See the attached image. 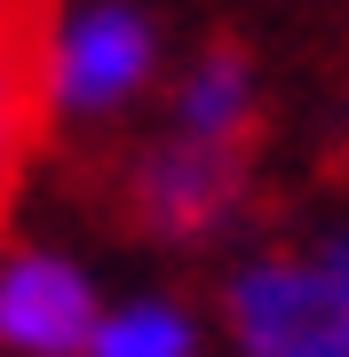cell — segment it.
Masks as SVG:
<instances>
[{"label":"cell","mask_w":349,"mask_h":357,"mask_svg":"<svg viewBox=\"0 0 349 357\" xmlns=\"http://www.w3.org/2000/svg\"><path fill=\"white\" fill-rule=\"evenodd\" d=\"M104 286L64 246H0V357H88Z\"/></svg>","instance_id":"4"},{"label":"cell","mask_w":349,"mask_h":357,"mask_svg":"<svg viewBox=\"0 0 349 357\" xmlns=\"http://www.w3.org/2000/svg\"><path fill=\"white\" fill-rule=\"evenodd\" d=\"M159 103H167V128L175 135L254 143V128H262V72H254V56H246L238 40H207V48H191L167 72Z\"/></svg>","instance_id":"5"},{"label":"cell","mask_w":349,"mask_h":357,"mask_svg":"<svg viewBox=\"0 0 349 357\" xmlns=\"http://www.w3.org/2000/svg\"><path fill=\"white\" fill-rule=\"evenodd\" d=\"M32 88L48 128H119L167 88V24L143 0H64L32 24Z\"/></svg>","instance_id":"1"},{"label":"cell","mask_w":349,"mask_h":357,"mask_svg":"<svg viewBox=\"0 0 349 357\" xmlns=\"http://www.w3.org/2000/svg\"><path fill=\"white\" fill-rule=\"evenodd\" d=\"M222 333L238 357H349V278L302 255H246L222 278Z\"/></svg>","instance_id":"3"},{"label":"cell","mask_w":349,"mask_h":357,"mask_svg":"<svg viewBox=\"0 0 349 357\" xmlns=\"http://www.w3.org/2000/svg\"><path fill=\"white\" fill-rule=\"evenodd\" d=\"M310 255H318L325 270H334V278H349V222H341V230H325V238L310 246Z\"/></svg>","instance_id":"8"},{"label":"cell","mask_w":349,"mask_h":357,"mask_svg":"<svg viewBox=\"0 0 349 357\" xmlns=\"http://www.w3.org/2000/svg\"><path fill=\"white\" fill-rule=\"evenodd\" d=\"M32 24L40 16L24 0H0V222H8L16 191H24V167L40 143V88H32Z\"/></svg>","instance_id":"6"},{"label":"cell","mask_w":349,"mask_h":357,"mask_svg":"<svg viewBox=\"0 0 349 357\" xmlns=\"http://www.w3.org/2000/svg\"><path fill=\"white\" fill-rule=\"evenodd\" d=\"M254 206V143H207V135H143L119 159V215L159 246H215Z\"/></svg>","instance_id":"2"},{"label":"cell","mask_w":349,"mask_h":357,"mask_svg":"<svg viewBox=\"0 0 349 357\" xmlns=\"http://www.w3.org/2000/svg\"><path fill=\"white\" fill-rule=\"evenodd\" d=\"M88 357H207V333L175 294H127V302H104Z\"/></svg>","instance_id":"7"}]
</instances>
